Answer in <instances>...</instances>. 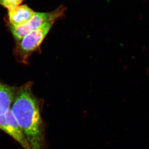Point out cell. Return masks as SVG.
Returning a JSON list of instances; mask_svg holds the SVG:
<instances>
[{"mask_svg": "<svg viewBox=\"0 0 149 149\" xmlns=\"http://www.w3.org/2000/svg\"><path fill=\"white\" fill-rule=\"evenodd\" d=\"M29 82L16 87L11 110L21 127L30 149H45V130L40 103Z\"/></svg>", "mask_w": 149, "mask_h": 149, "instance_id": "6da1fadb", "label": "cell"}, {"mask_svg": "<svg viewBox=\"0 0 149 149\" xmlns=\"http://www.w3.org/2000/svg\"><path fill=\"white\" fill-rule=\"evenodd\" d=\"M56 21H50L40 28L28 34L17 42L14 55L17 61L25 65L29 64L30 56L41 49V45Z\"/></svg>", "mask_w": 149, "mask_h": 149, "instance_id": "7a4b0ae2", "label": "cell"}, {"mask_svg": "<svg viewBox=\"0 0 149 149\" xmlns=\"http://www.w3.org/2000/svg\"><path fill=\"white\" fill-rule=\"evenodd\" d=\"M66 11V7L61 6L49 12H35L34 16L24 24L15 27L9 26V30L17 42L28 34L40 28L47 23L63 17Z\"/></svg>", "mask_w": 149, "mask_h": 149, "instance_id": "3957f363", "label": "cell"}, {"mask_svg": "<svg viewBox=\"0 0 149 149\" xmlns=\"http://www.w3.org/2000/svg\"><path fill=\"white\" fill-rule=\"evenodd\" d=\"M0 130L11 136L23 149H30L24 133L11 109L0 117Z\"/></svg>", "mask_w": 149, "mask_h": 149, "instance_id": "277c9868", "label": "cell"}, {"mask_svg": "<svg viewBox=\"0 0 149 149\" xmlns=\"http://www.w3.org/2000/svg\"><path fill=\"white\" fill-rule=\"evenodd\" d=\"M35 12L27 5H21L8 9L7 23L9 26H18L27 22Z\"/></svg>", "mask_w": 149, "mask_h": 149, "instance_id": "5b68a950", "label": "cell"}, {"mask_svg": "<svg viewBox=\"0 0 149 149\" xmlns=\"http://www.w3.org/2000/svg\"><path fill=\"white\" fill-rule=\"evenodd\" d=\"M16 87L0 82V117L11 107Z\"/></svg>", "mask_w": 149, "mask_h": 149, "instance_id": "8992f818", "label": "cell"}, {"mask_svg": "<svg viewBox=\"0 0 149 149\" xmlns=\"http://www.w3.org/2000/svg\"><path fill=\"white\" fill-rule=\"evenodd\" d=\"M23 1L24 0H0V5L9 9L20 6Z\"/></svg>", "mask_w": 149, "mask_h": 149, "instance_id": "52a82bcc", "label": "cell"}]
</instances>
